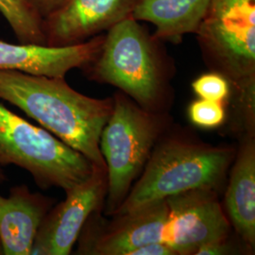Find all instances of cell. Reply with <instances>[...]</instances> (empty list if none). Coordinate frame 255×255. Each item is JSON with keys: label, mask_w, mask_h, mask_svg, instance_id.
I'll use <instances>...</instances> for the list:
<instances>
[{"label": "cell", "mask_w": 255, "mask_h": 255, "mask_svg": "<svg viewBox=\"0 0 255 255\" xmlns=\"http://www.w3.org/2000/svg\"><path fill=\"white\" fill-rule=\"evenodd\" d=\"M54 200L27 184L14 185L7 197L0 194V239L4 255H31L39 227Z\"/></svg>", "instance_id": "obj_12"}, {"label": "cell", "mask_w": 255, "mask_h": 255, "mask_svg": "<svg viewBox=\"0 0 255 255\" xmlns=\"http://www.w3.org/2000/svg\"><path fill=\"white\" fill-rule=\"evenodd\" d=\"M211 0H136L131 16L156 27L160 41L180 43L185 34L196 33Z\"/></svg>", "instance_id": "obj_14"}, {"label": "cell", "mask_w": 255, "mask_h": 255, "mask_svg": "<svg viewBox=\"0 0 255 255\" xmlns=\"http://www.w3.org/2000/svg\"><path fill=\"white\" fill-rule=\"evenodd\" d=\"M86 77L115 86L143 109L167 113L175 67L161 41L131 15L111 27L97 58L82 69Z\"/></svg>", "instance_id": "obj_2"}, {"label": "cell", "mask_w": 255, "mask_h": 255, "mask_svg": "<svg viewBox=\"0 0 255 255\" xmlns=\"http://www.w3.org/2000/svg\"><path fill=\"white\" fill-rule=\"evenodd\" d=\"M113 101V112L100 140L107 170L104 214L111 217L126 199L169 126L167 113L143 109L122 92H117Z\"/></svg>", "instance_id": "obj_5"}, {"label": "cell", "mask_w": 255, "mask_h": 255, "mask_svg": "<svg viewBox=\"0 0 255 255\" xmlns=\"http://www.w3.org/2000/svg\"><path fill=\"white\" fill-rule=\"evenodd\" d=\"M168 206L163 242L177 255H194L200 247L230 237L231 223L219 192L193 189L165 199Z\"/></svg>", "instance_id": "obj_7"}, {"label": "cell", "mask_w": 255, "mask_h": 255, "mask_svg": "<svg viewBox=\"0 0 255 255\" xmlns=\"http://www.w3.org/2000/svg\"><path fill=\"white\" fill-rule=\"evenodd\" d=\"M226 216L250 250L255 247V136L244 133L230 167Z\"/></svg>", "instance_id": "obj_13"}, {"label": "cell", "mask_w": 255, "mask_h": 255, "mask_svg": "<svg viewBox=\"0 0 255 255\" xmlns=\"http://www.w3.org/2000/svg\"><path fill=\"white\" fill-rule=\"evenodd\" d=\"M136 0H65L43 18L46 46L83 43L131 15Z\"/></svg>", "instance_id": "obj_10"}, {"label": "cell", "mask_w": 255, "mask_h": 255, "mask_svg": "<svg viewBox=\"0 0 255 255\" xmlns=\"http://www.w3.org/2000/svg\"><path fill=\"white\" fill-rule=\"evenodd\" d=\"M236 151L231 146L206 144L182 131L168 134L167 128L156 143L126 199L113 216L188 190L219 192L227 180Z\"/></svg>", "instance_id": "obj_3"}, {"label": "cell", "mask_w": 255, "mask_h": 255, "mask_svg": "<svg viewBox=\"0 0 255 255\" xmlns=\"http://www.w3.org/2000/svg\"><path fill=\"white\" fill-rule=\"evenodd\" d=\"M13 164L30 174L43 190L66 191L85 181L96 164L0 102V166Z\"/></svg>", "instance_id": "obj_6"}, {"label": "cell", "mask_w": 255, "mask_h": 255, "mask_svg": "<svg viewBox=\"0 0 255 255\" xmlns=\"http://www.w3.org/2000/svg\"><path fill=\"white\" fill-rule=\"evenodd\" d=\"M95 212L78 237L77 255H128L138 247L163 242L168 206L166 200L113 216L106 225Z\"/></svg>", "instance_id": "obj_8"}, {"label": "cell", "mask_w": 255, "mask_h": 255, "mask_svg": "<svg viewBox=\"0 0 255 255\" xmlns=\"http://www.w3.org/2000/svg\"><path fill=\"white\" fill-rule=\"evenodd\" d=\"M0 13L22 44L46 45L43 19L24 0H0Z\"/></svg>", "instance_id": "obj_15"}, {"label": "cell", "mask_w": 255, "mask_h": 255, "mask_svg": "<svg viewBox=\"0 0 255 255\" xmlns=\"http://www.w3.org/2000/svg\"><path fill=\"white\" fill-rule=\"evenodd\" d=\"M105 34L77 45L50 46L36 44H11L0 41V71L65 78L69 71L84 69L97 58Z\"/></svg>", "instance_id": "obj_11"}, {"label": "cell", "mask_w": 255, "mask_h": 255, "mask_svg": "<svg viewBox=\"0 0 255 255\" xmlns=\"http://www.w3.org/2000/svg\"><path fill=\"white\" fill-rule=\"evenodd\" d=\"M229 238L211 242L200 247L194 255H225L235 254L236 250Z\"/></svg>", "instance_id": "obj_18"}, {"label": "cell", "mask_w": 255, "mask_h": 255, "mask_svg": "<svg viewBox=\"0 0 255 255\" xmlns=\"http://www.w3.org/2000/svg\"><path fill=\"white\" fill-rule=\"evenodd\" d=\"M205 64L228 81L244 133L255 130V0H211L197 32Z\"/></svg>", "instance_id": "obj_4"}, {"label": "cell", "mask_w": 255, "mask_h": 255, "mask_svg": "<svg viewBox=\"0 0 255 255\" xmlns=\"http://www.w3.org/2000/svg\"><path fill=\"white\" fill-rule=\"evenodd\" d=\"M0 255H4V251H3V246H2L1 239H0Z\"/></svg>", "instance_id": "obj_22"}, {"label": "cell", "mask_w": 255, "mask_h": 255, "mask_svg": "<svg viewBox=\"0 0 255 255\" xmlns=\"http://www.w3.org/2000/svg\"><path fill=\"white\" fill-rule=\"evenodd\" d=\"M192 89L199 99L206 101L225 102L232 95L228 81L213 71L198 77L192 82Z\"/></svg>", "instance_id": "obj_17"}, {"label": "cell", "mask_w": 255, "mask_h": 255, "mask_svg": "<svg viewBox=\"0 0 255 255\" xmlns=\"http://www.w3.org/2000/svg\"><path fill=\"white\" fill-rule=\"evenodd\" d=\"M128 255H177L171 247L164 242H155L138 247Z\"/></svg>", "instance_id": "obj_19"}, {"label": "cell", "mask_w": 255, "mask_h": 255, "mask_svg": "<svg viewBox=\"0 0 255 255\" xmlns=\"http://www.w3.org/2000/svg\"><path fill=\"white\" fill-rule=\"evenodd\" d=\"M35 10L41 18H45L49 13L58 9L65 0H24Z\"/></svg>", "instance_id": "obj_20"}, {"label": "cell", "mask_w": 255, "mask_h": 255, "mask_svg": "<svg viewBox=\"0 0 255 255\" xmlns=\"http://www.w3.org/2000/svg\"><path fill=\"white\" fill-rule=\"evenodd\" d=\"M64 192V201L52 206L43 219L31 255H68L72 253L86 221L104 205L107 193L106 168L96 165L85 181Z\"/></svg>", "instance_id": "obj_9"}, {"label": "cell", "mask_w": 255, "mask_h": 255, "mask_svg": "<svg viewBox=\"0 0 255 255\" xmlns=\"http://www.w3.org/2000/svg\"><path fill=\"white\" fill-rule=\"evenodd\" d=\"M192 123L203 128H215L222 125L226 119L224 102L199 99L193 101L188 108Z\"/></svg>", "instance_id": "obj_16"}, {"label": "cell", "mask_w": 255, "mask_h": 255, "mask_svg": "<svg viewBox=\"0 0 255 255\" xmlns=\"http://www.w3.org/2000/svg\"><path fill=\"white\" fill-rule=\"evenodd\" d=\"M0 101L17 107L91 163L106 168L100 140L113 112V98L87 97L64 78L0 71Z\"/></svg>", "instance_id": "obj_1"}, {"label": "cell", "mask_w": 255, "mask_h": 255, "mask_svg": "<svg viewBox=\"0 0 255 255\" xmlns=\"http://www.w3.org/2000/svg\"><path fill=\"white\" fill-rule=\"evenodd\" d=\"M7 180V177H6V174L3 171L2 169V166H0V183L5 182Z\"/></svg>", "instance_id": "obj_21"}]
</instances>
